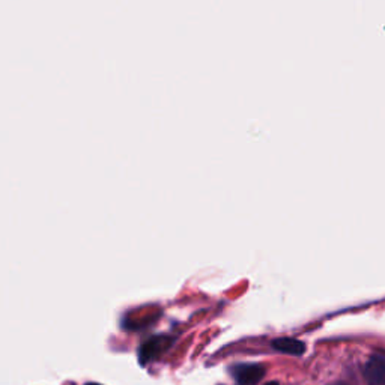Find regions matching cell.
<instances>
[{"mask_svg": "<svg viewBox=\"0 0 385 385\" xmlns=\"http://www.w3.org/2000/svg\"><path fill=\"white\" fill-rule=\"evenodd\" d=\"M367 385H385V354H373L363 366Z\"/></svg>", "mask_w": 385, "mask_h": 385, "instance_id": "6da1fadb", "label": "cell"}, {"mask_svg": "<svg viewBox=\"0 0 385 385\" xmlns=\"http://www.w3.org/2000/svg\"><path fill=\"white\" fill-rule=\"evenodd\" d=\"M232 377L238 385H256L265 377V369L260 365H238L232 369Z\"/></svg>", "mask_w": 385, "mask_h": 385, "instance_id": "7a4b0ae2", "label": "cell"}, {"mask_svg": "<svg viewBox=\"0 0 385 385\" xmlns=\"http://www.w3.org/2000/svg\"><path fill=\"white\" fill-rule=\"evenodd\" d=\"M169 345H171V341H169L167 337H161V336L152 337L151 341L143 343L140 346V349H139V357H140L142 365H145L146 361L157 358L158 355L163 353V350H166V348Z\"/></svg>", "mask_w": 385, "mask_h": 385, "instance_id": "3957f363", "label": "cell"}, {"mask_svg": "<svg viewBox=\"0 0 385 385\" xmlns=\"http://www.w3.org/2000/svg\"><path fill=\"white\" fill-rule=\"evenodd\" d=\"M271 346H273V349H276L277 353L293 355V357H300L305 353V343L293 337L276 338V341H273V343H271Z\"/></svg>", "mask_w": 385, "mask_h": 385, "instance_id": "277c9868", "label": "cell"}, {"mask_svg": "<svg viewBox=\"0 0 385 385\" xmlns=\"http://www.w3.org/2000/svg\"><path fill=\"white\" fill-rule=\"evenodd\" d=\"M330 385H349L346 382H334V384H330Z\"/></svg>", "mask_w": 385, "mask_h": 385, "instance_id": "5b68a950", "label": "cell"}, {"mask_svg": "<svg viewBox=\"0 0 385 385\" xmlns=\"http://www.w3.org/2000/svg\"><path fill=\"white\" fill-rule=\"evenodd\" d=\"M265 385H280V384L279 382H267Z\"/></svg>", "mask_w": 385, "mask_h": 385, "instance_id": "8992f818", "label": "cell"}, {"mask_svg": "<svg viewBox=\"0 0 385 385\" xmlns=\"http://www.w3.org/2000/svg\"><path fill=\"white\" fill-rule=\"evenodd\" d=\"M86 385H99V384H86Z\"/></svg>", "mask_w": 385, "mask_h": 385, "instance_id": "52a82bcc", "label": "cell"}]
</instances>
